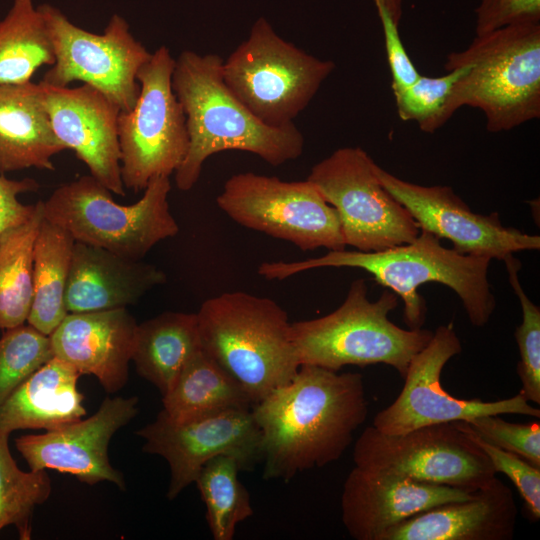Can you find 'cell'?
Instances as JSON below:
<instances>
[{"instance_id": "cell-1", "label": "cell", "mask_w": 540, "mask_h": 540, "mask_svg": "<svg viewBox=\"0 0 540 540\" xmlns=\"http://www.w3.org/2000/svg\"><path fill=\"white\" fill-rule=\"evenodd\" d=\"M251 411L261 433L263 479L287 483L337 461L369 407L360 373L303 364Z\"/></svg>"}, {"instance_id": "cell-2", "label": "cell", "mask_w": 540, "mask_h": 540, "mask_svg": "<svg viewBox=\"0 0 540 540\" xmlns=\"http://www.w3.org/2000/svg\"><path fill=\"white\" fill-rule=\"evenodd\" d=\"M490 262L488 257L461 254L446 248L437 236L420 230L413 241L385 250H329L323 256L302 261L263 262L258 273L269 280H283L322 267L362 269L402 300L403 319L409 329L423 328L426 321L427 306L418 288L437 282L458 295L473 326L483 327L496 308L488 280Z\"/></svg>"}, {"instance_id": "cell-3", "label": "cell", "mask_w": 540, "mask_h": 540, "mask_svg": "<svg viewBox=\"0 0 540 540\" xmlns=\"http://www.w3.org/2000/svg\"><path fill=\"white\" fill-rule=\"evenodd\" d=\"M216 54L182 51L175 59L172 88L186 117L189 147L175 174L179 190L198 182L204 162L213 154L239 150L257 155L272 166L297 159L304 136L294 123L264 124L232 93Z\"/></svg>"}, {"instance_id": "cell-4", "label": "cell", "mask_w": 540, "mask_h": 540, "mask_svg": "<svg viewBox=\"0 0 540 540\" xmlns=\"http://www.w3.org/2000/svg\"><path fill=\"white\" fill-rule=\"evenodd\" d=\"M196 315L202 351L240 385L253 405L296 374L300 364L291 323L273 299L226 292L205 300Z\"/></svg>"}, {"instance_id": "cell-5", "label": "cell", "mask_w": 540, "mask_h": 540, "mask_svg": "<svg viewBox=\"0 0 540 540\" xmlns=\"http://www.w3.org/2000/svg\"><path fill=\"white\" fill-rule=\"evenodd\" d=\"M445 70L465 67L448 103L483 112L491 133L540 117V23L514 24L476 35L464 50L447 55Z\"/></svg>"}, {"instance_id": "cell-6", "label": "cell", "mask_w": 540, "mask_h": 540, "mask_svg": "<svg viewBox=\"0 0 540 540\" xmlns=\"http://www.w3.org/2000/svg\"><path fill=\"white\" fill-rule=\"evenodd\" d=\"M398 299L385 289L371 301L366 281L354 280L337 309L319 318L291 323L299 364L333 371L346 365L385 364L404 378L412 358L428 344L433 332L393 323L388 315L398 306Z\"/></svg>"}, {"instance_id": "cell-7", "label": "cell", "mask_w": 540, "mask_h": 540, "mask_svg": "<svg viewBox=\"0 0 540 540\" xmlns=\"http://www.w3.org/2000/svg\"><path fill=\"white\" fill-rule=\"evenodd\" d=\"M169 177L152 179L134 204L116 203L91 175L59 186L43 201V216L76 242L141 260L157 243L179 232L169 209Z\"/></svg>"}, {"instance_id": "cell-8", "label": "cell", "mask_w": 540, "mask_h": 540, "mask_svg": "<svg viewBox=\"0 0 540 540\" xmlns=\"http://www.w3.org/2000/svg\"><path fill=\"white\" fill-rule=\"evenodd\" d=\"M334 69L333 61L316 58L285 41L263 17L222 64L228 88L255 117L272 127L294 123Z\"/></svg>"}, {"instance_id": "cell-9", "label": "cell", "mask_w": 540, "mask_h": 540, "mask_svg": "<svg viewBox=\"0 0 540 540\" xmlns=\"http://www.w3.org/2000/svg\"><path fill=\"white\" fill-rule=\"evenodd\" d=\"M174 66L168 47L156 49L137 73L136 103L118 115L121 178L134 192L154 178L170 177L188 151L185 113L172 88Z\"/></svg>"}, {"instance_id": "cell-10", "label": "cell", "mask_w": 540, "mask_h": 540, "mask_svg": "<svg viewBox=\"0 0 540 540\" xmlns=\"http://www.w3.org/2000/svg\"><path fill=\"white\" fill-rule=\"evenodd\" d=\"M216 202L236 223L301 250L346 247L336 210L307 179L237 173L225 182Z\"/></svg>"}, {"instance_id": "cell-11", "label": "cell", "mask_w": 540, "mask_h": 540, "mask_svg": "<svg viewBox=\"0 0 540 540\" xmlns=\"http://www.w3.org/2000/svg\"><path fill=\"white\" fill-rule=\"evenodd\" d=\"M353 460L362 469L467 491L483 489L496 478L488 456L455 422L401 434L368 426L355 442Z\"/></svg>"}, {"instance_id": "cell-12", "label": "cell", "mask_w": 540, "mask_h": 540, "mask_svg": "<svg viewBox=\"0 0 540 540\" xmlns=\"http://www.w3.org/2000/svg\"><path fill=\"white\" fill-rule=\"evenodd\" d=\"M375 162L360 147H342L316 163L307 180L336 210L344 242L381 251L413 241L420 228L379 182Z\"/></svg>"}, {"instance_id": "cell-13", "label": "cell", "mask_w": 540, "mask_h": 540, "mask_svg": "<svg viewBox=\"0 0 540 540\" xmlns=\"http://www.w3.org/2000/svg\"><path fill=\"white\" fill-rule=\"evenodd\" d=\"M54 47L55 62L41 82L68 87L81 81L105 94L120 111L132 109L139 95L136 79L151 54L135 39L127 21L113 14L102 34L73 24L50 4L38 6Z\"/></svg>"}, {"instance_id": "cell-14", "label": "cell", "mask_w": 540, "mask_h": 540, "mask_svg": "<svg viewBox=\"0 0 540 540\" xmlns=\"http://www.w3.org/2000/svg\"><path fill=\"white\" fill-rule=\"evenodd\" d=\"M461 352L453 324L438 326L428 344L412 358L401 392L374 416L372 426L385 434H401L423 426L468 422L487 415L540 417V409L530 405L521 390L513 397L488 402L450 395L442 387L441 373L446 363Z\"/></svg>"}, {"instance_id": "cell-15", "label": "cell", "mask_w": 540, "mask_h": 540, "mask_svg": "<svg viewBox=\"0 0 540 540\" xmlns=\"http://www.w3.org/2000/svg\"><path fill=\"white\" fill-rule=\"evenodd\" d=\"M145 440L143 451L163 457L170 468L167 498L175 499L195 482L212 458H236L241 471H250L262 461L261 433L251 408L175 422L162 411L136 432Z\"/></svg>"}, {"instance_id": "cell-16", "label": "cell", "mask_w": 540, "mask_h": 540, "mask_svg": "<svg viewBox=\"0 0 540 540\" xmlns=\"http://www.w3.org/2000/svg\"><path fill=\"white\" fill-rule=\"evenodd\" d=\"M374 170L381 185L407 209L420 230L451 241L461 254L504 262L516 252L540 248L538 235L504 226L497 212H473L449 186L411 183L378 164Z\"/></svg>"}, {"instance_id": "cell-17", "label": "cell", "mask_w": 540, "mask_h": 540, "mask_svg": "<svg viewBox=\"0 0 540 540\" xmlns=\"http://www.w3.org/2000/svg\"><path fill=\"white\" fill-rule=\"evenodd\" d=\"M137 397H107L98 410L43 434H28L15 440L17 451L30 470L52 469L94 485L107 481L125 489V480L109 460L113 435L138 413Z\"/></svg>"}, {"instance_id": "cell-18", "label": "cell", "mask_w": 540, "mask_h": 540, "mask_svg": "<svg viewBox=\"0 0 540 540\" xmlns=\"http://www.w3.org/2000/svg\"><path fill=\"white\" fill-rule=\"evenodd\" d=\"M52 130L65 147L111 192L125 196L117 120L120 109L101 91L83 83L54 87L39 82Z\"/></svg>"}, {"instance_id": "cell-19", "label": "cell", "mask_w": 540, "mask_h": 540, "mask_svg": "<svg viewBox=\"0 0 540 540\" xmlns=\"http://www.w3.org/2000/svg\"><path fill=\"white\" fill-rule=\"evenodd\" d=\"M477 491L355 466L343 484L342 522L355 540H382L398 523L430 508L469 499Z\"/></svg>"}, {"instance_id": "cell-20", "label": "cell", "mask_w": 540, "mask_h": 540, "mask_svg": "<svg viewBox=\"0 0 540 540\" xmlns=\"http://www.w3.org/2000/svg\"><path fill=\"white\" fill-rule=\"evenodd\" d=\"M137 326L126 308L68 313L49 336L55 357L115 393L128 380Z\"/></svg>"}, {"instance_id": "cell-21", "label": "cell", "mask_w": 540, "mask_h": 540, "mask_svg": "<svg viewBox=\"0 0 540 540\" xmlns=\"http://www.w3.org/2000/svg\"><path fill=\"white\" fill-rule=\"evenodd\" d=\"M166 282L156 266L76 242L65 292L68 313L126 308Z\"/></svg>"}, {"instance_id": "cell-22", "label": "cell", "mask_w": 540, "mask_h": 540, "mask_svg": "<svg viewBox=\"0 0 540 540\" xmlns=\"http://www.w3.org/2000/svg\"><path fill=\"white\" fill-rule=\"evenodd\" d=\"M518 509L497 477L469 499L430 508L390 528L382 540H510Z\"/></svg>"}, {"instance_id": "cell-23", "label": "cell", "mask_w": 540, "mask_h": 540, "mask_svg": "<svg viewBox=\"0 0 540 540\" xmlns=\"http://www.w3.org/2000/svg\"><path fill=\"white\" fill-rule=\"evenodd\" d=\"M81 374L53 357L36 370L0 405V432L53 430L86 415L78 389Z\"/></svg>"}, {"instance_id": "cell-24", "label": "cell", "mask_w": 540, "mask_h": 540, "mask_svg": "<svg viewBox=\"0 0 540 540\" xmlns=\"http://www.w3.org/2000/svg\"><path fill=\"white\" fill-rule=\"evenodd\" d=\"M65 150L43 106L39 84H0V172L54 170Z\"/></svg>"}, {"instance_id": "cell-25", "label": "cell", "mask_w": 540, "mask_h": 540, "mask_svg": "<svg viewBox=\"0 0 540 540\" xmlns=\"http://www.w3.org/2000/svg\"><path fill=\"white\" fill-rule=\"evenodd\" d=\"M201 342L196 313L166 311L138 324L132 361L164 395Z\"/></svg>"}, {"instance_id": "cell-26", "label": "cell", "mask_w": 540, "mask_h": 540, "mask_svg": "<svg viewBox=\"0 0 540 540\" xmlns=\"http://www.w3.org/2000/svg\"><path fill=\"white\" fill-rule=\"evenodd\" d=\"M162 396L161 411L175 422L253 405L240 385L202 349L187 361Z\"/></svg>"}, {"instance_id": "cell-27", "label": "cell", "mask_w": 540, "mask_h": 540, "mask_svg": "<svg viewBox=\"0 0 540 540\" xmlns=\"http://www.w3.org/2000/svg\"><path fill=\"white\" fill-rule=\"evenodd\" d=\"M75 240L44 218L33 247V300L27 323L50 335L68 314L65 292Z\"/></svg>"}, {"instance_id": "cell-28", "label": "cell", "mask_w": 540, "mask_h": 540, "mask_svg": "<svg viewBox=\"0 0 540 540\" xmlns=\"http://www.w3.org/2000/svg\"><path fill=\"white\" fill-rule=\"evenodd\" d=\"M55 53L49 30L32 0H14L0 21V84H24Z\"/></svg>"}, {"instance_id": "cell-29", "label": "cell", "mask_w": 540, "mask_h": 540, "mask_svg": "<svg viewBox=\"0 0 540 540\" xmlns=\"http://www.w3.org/2000/svg\"><path fill=\"white\" fill-rule=\"evenodd\" d=\"M43 201L32 216L0 237V329L27 321L33 300V247L43 219Z\"/></svg>"}, {"instance_id": "cell-30", "label": "cell", "mask_w": 540, "mask_h": 540, "mask_svg": "<svg viewBox=\"0 0 540 540\" xmlns=\"http://www.w3.org/2000/svg\"><path fill=\"white\" fill-rule=\"evenodd\" d=\"M238 460L229 455L210 459L195 482L206 507V521L215 540H232L237 525L253 515L250 495L240 482Z\"/></svg>"}, {"instance_id": "cell-31", "label": "cell", "mask_w": 540, "mask_h": 540, "mask_svg": "<svg viewBox=\"0 0 540 540\" xmlns=\"http://www.w3.org/2000/svg\"><path fill=\"white\" fill-rule=\"evenodd\" d=\"M9 435L0 432V531L14 526L21 540H29L35 508L52 491L46 470L22 471L8 446Z\"/></svg>"}, {"instance_id": "cell-32", "label": "cell", "mask_w": 540, "mask_h": 540, "mask_svg": "<svg viewBox=\"0 0 540 540\" xmlns=\"http://www.w3.org/2000/svg\"><path fill=\"white\" fill-rule=\"evenodd\" d=\"M53 357L50 336L30 324L5 329L0 337V405Z\"/></svg>"}, {"instance_id": "cell-33", "label": "cell", "mask_w": 540, "mask_h": 540, "mask_svg": "<svg viewBox=\"0 0 540 540\" xmlns=\"http://www.w3.org/2000/svg\"><path fill=\"white\" fill-rule=\"evenodd\" d=\"M465 67H459L443 76L420 75L409 86L393 92L397 113L403 121H414L421 131L434 133L452 115L448 109L449 98Z\"/></svg>"}, {"instance_id": "cell-34", "label": "cell", "mask_w": 540, "mask_h": 540, "mask_svg": "<svg viewBox=\"0 0 540 540\" xmlns=\"http://www.w3.org/2000/svg\"><path fill=\"white\" fill-rule=\"evenodd\" d=\"M509 283L522 310V322L514 336L519 351L516 371L528 401L540 404V308L525 293L518 278L521 261L514 255L504 261Z\"/></svg>"}, {"instance_id": "cell-35", "label": "cell", "mask_w": 540, "mask_h": 540, "mask_svg": "<svg viewBox=\"0 0 540 540\" xmlns=\"http://www.w3.org/2000/svg\"><path fill=\"white\" fill-rule=\"evenodd\" d=\"M467 422V421H466ZM471 430L487 443L514 453L540 467V422L513 423L500 415L476 417L467 422Z\"/></svg>"}, {"instance_id": "cell-36", "label": "cell", "mask_w": 540, "mask_h": 540, "mask_svg": "<svg viewBox=\"0 0 540 540\" xmlns=\"http://www.w3.org/2000/svg\"><path fill=\"white\" fill-rule=\"evenodd\" d=\"M488 456L496 473L506 475L525 502L534 521L540 519V467L479 438L466 421H454Z\"/></svg>"}, {"instance_id": "cell-37", "label": "cell", "mask_w": 540, "mask_h": 540, "mask_svg": "<svg viewBox=\"0 0 540 540\" xmlns=\"http://www.w3.org/2000/svg\"><path fill=\"white\" fill-rule=\"evenodd\" d=\"M476 35L514 24L540 23V0H480Z\"/></svg>"}, {"instance_id": "cell-38", "label": "cell", "mask_w": 540, "mask_h": 540, "mask_svg": "<svg viewBox=\"0 0 540 540\" xmlns=\"http://www.w3.org/2000/svg\"><path fill=\"white\" fill-rule=\"evenodd\" d=\"M382 24L387 61L391 72V89L396 92L412 84L421 75L408 56L399 30L387 10L374 3Z\"/></svg>"}, {"instance_id": "cell-39", "label": "cell", "mask_w": 540, "mask_h": 540, "mask_svg": "<svg viewBox=\"0 0 540 540\" xmlns=\"http://www.w3.org/2000/svg\"><path fill=\"white\" fill-rule=\"evenodd\" d=\"M39 188L33 178L14 180L0 175V237L8 229L27 221L35 211L36 203L26 205L18 196L27 192H35Z\"/></svg>"}, {"instance_id": "cell-40", "label": "cell", "mask_w": 540, "mask_h": 540, "mask_svg": "<svg viewBox=\"0 0 540 540\" xmlns=\"http://www.w3.org/2000/svg\"><path fill=\"white\" fill-rule=\"evenodd\" d=\"M374 3L381 4L392 17L393 21L399 25L402 16V0H373Z\"/></svg>"}]
</instances>
